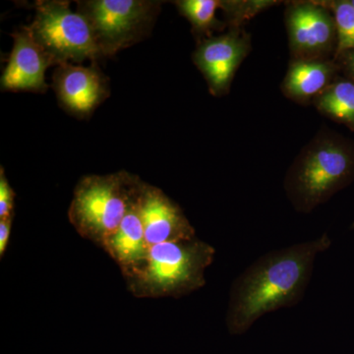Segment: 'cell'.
I'll return each instance as SVG.
<instances>
[{
  "instance_id": "ba28073f",
  "label": "cell",
  "mask_w": 354,
  "mask_h": 354,
  "mask_svg": "<svg viewBox=\"0 0 354 354\" xmlns=\"http://www.w3.org/2000/svg\"><path fill=\"white\" fill-rule=\"evenodd\" d=\"M251 50V37L241 29H230L218 37L203 39L193 53V62L215 97L227 95L235 73Z\"/></svg>"
},
{
  "instance_id": "5b68a950",
  "label": "cell",
  "mask_w": 354,
  "mask_h": 354,
  "mask_svg": "<svg viewBox=\"0 0 354 354\" xmlns=\"http://www.w3.org/2000/svg\"><path fill=\"white\" fill-rule=\"evenodd\" d=\"M35 7L36 16L28 29L57 65L102 57L87 18L72 11L69 2L44 0Z\"/></svg>"
},
{
  "instance_id": "30bf717a",
  "label": "cell",
  "mask_w": 354,
  "mask_h": 354,
  "mask_svg": "<svg viewBox=\"0 0 354 354\" xmlns=\"http://www.w3.org/2000/svg\"><path fill=\"white\" fill-rule=\"evenodd\" d=\"M14 44L8 64L2 73V91L44 93L48 90L46 71L57 65L35 39L28 27L13 35Z\"/></svg>"
},
{
  "instance_id": "44dd1931",
  "label": "cell",
  "mask_w": 354,
  "mask_h": 354,
  "mask_svg": "<svg viewBox=\"0 0 354 354\" xmlns=\"http://www.w3.org/2000/svg\"><path fill=\"white\" fill-rule=\"evenodd\" d=\"M351 4H353V6L354 7V0H351Z\"/></svg>"
},
{
  "instance_id": "ffe728a7",
  "label": "cell",
  "mask_w": 354,
  "mask_h": 354,
  "mask_svg": "<svg viewBox=\"0 0 354 354\" xmlns=\"http://www.w3.org/2000/svg\"><path fill=\"white\" fill-rule=\"evenodd\" d=\"M334 60L339 62V64H337L339 66L344 68L349 79L354 82V50L342 53Z\"/></svg>"
},
{
  "instance_id": "9a60e30c",
  "label": "cell",
  "mask_w": 354,
  "mask_h": 354,
  "mask_svg": "<svg viewBox=\"0 0 354 354\" xmlns=\"http://www.w3.org/2000/svg\"><path fill=\"white\" fill-rule=\"evenodd\" d=\"M176 6L189 21L197 36L209 35L218 28L216 12V9L221 8L220 0H179L176 1Z\"/></svg>"
},
{
  "instance_id": "7c38bea8",
  "label": "cell",
  "mask_w": 354,
  "mask_h": 354,
  "mask_svg": "<svg viewBox=\"0 0 354 354\" xmlns=\"http://www.w3.org/2000/svg\"><path fill=\"white\" fill-rule=\"evenodd\" d=\"M137 194L138 190L120 227L102 248L120 268L123 278L136 270L146 259L149 252L137 205Z\"/></svg>"
},
{
  "instance_id": "2e32d148",
  "label": "cell",
  "mask_w": 354,
  "mask_h": 354,
  "mask_svg": "<svg viewBox=\"0 0 354 354\" xmlns=\"http://www.w3.org/2000/svg\"><path fill=\"white\" fill-rule=\"evenodd\" d=\"M330 9L337 27V44L334 59L342 53L354 50V7L351 0L322 1Z\"/></svg>"
},
{
  "instance_id": "3957f363",
  "label": "cell",
  "mask_w": 354,
  "mask_h": 354,
  "mask_svg": "<svg viewBox=\"0 0 354 354\" xmlns=\"http://www.w3.org/2000/svg\"><path fill=\"white\" fill-rule=\"evenodd\" d=\"M353 176V148L330 129H320L288 169L285 189L297 212L310 213Z\"/></svg>"
},
{
  "instance_id": "5bb4252c",
  "label": "cell",
  "mask_w": 354,
  "mask_h": 354,
  "mask_svg": "<svg viewBox=\"0 0 354 354\" xmlns=\"http://www.w3.org/2000/svg\"><path fill=\"white\" fill-rule=\"evenodd\" d=\"M319 113L354 130V82L337 78L312 102Z\"/></svg>"
},
{
  "instance_id": "7a4b0ae2",
  "label": "cell",
  "mask_w": 354,
  "mask_h": 354,
  "mask_svg": "<svg viewBox=\"0 0 354 354\" xmlns=\"http://www.w3.org/2000/svg\"><path fill=\"white\" fill-rule=\"evenodd\" d=\"M216 250L207 242H164L149 248L144 262L124 277L128 290L137 298H178L206 283L205 272L215 259Z\"/></svg>"
},
{
  "instance_id": "ac0fdd59",
  "label": "cell",
  "mask_w": 354,
  "mask_h": 354,
  "mask_svg": "<svg viewBox=\"0 0 354 354\" xmlns=\"http://www.w3.org/2000/svg\"><path fill=\"white\" fill-rule=\"evenodd\" d=\"M15 192L9 183L3 167L0 169V220L14 218Z\"/></svg>"
},
{
  "instance_id": "277c9868",
  "label": "cell",
  "mask_w": 354,
  "mask_h": 354,
  "mask_svg": "<svg viewBox=\"0 0 354 354\" xmlns=\"http://www.w3.org/2000/svg\"><path fill=\"white\" fill-rule=\"evenodd\" d=\"M140 183L125 171L82 177L70 204V223L81 237L104 248L127 215Z\"/></svg>"
},
{
  "instance_id": "8fae6325",
  "label": "cell",
  "mask_w": 354,
  "mask_h": 354,
  "mask_svg": "<svg viewBox=\"0 0 354 354\" xmlns=\"http://www.w3.org/2000/svg\"><path fill=\"white\" fill-rule=\"evenodd\" d=\"M53 88L60 104L79 116L92 113L109 94L108 80L95 65H58L53 73Z\"/></svg>"
},
{
  "instance_id": "9c48e42d",
  "label": "cell",
  "mask_w": 354,
  "mask_h": 354,
  "mask_svg": "<svg viewBox=\"0 0 354 354\" xmlns=\"http://www.w3.org/2000/svg\"><path fill=\"white\" fill-rule=\"evenodd\" d=\"M137 205L149 248L164 242L190 241L196 237L195 228L183 209L160 188L141 181Z\"/></svg>"
},
{
  "instance_id": "e0dca14e",
  "label": "cell",
  "mask_w": 354,
  "mask_h": 354,
  "mask_svg": "<svg viewBox=\"0 0 354 354\" xmlns=\"http://www.w3.org/2000/svg\"><path fill=\"white\" fill-rule=\"evenodd\" d=\"M279 3L274 0H225L221 1V9L230 29H241L244 23Z\"/></svg>"
},
{
  "instance_id": "52a82bcc",
  "label": "cell",
  "mask_w": 354,
  "mask_h": 354,
  "mask_svg": "<svg viewBox=\"0 0 354 354\" xmlns=\"http://www.w3.org/2000/svg\"><path fill=\"white\" fill-rule=\"evenodd\" d=\"M285 19L291 60L335 57L337 27L334 16L322 1L290 2Z\"/></svg>"
},
{
  "instance_id": "d6986e66",
  "label": "cell",
  "mask_w": 354,
  "mask_h": 354,
  "mask_svg": "<svg viewBox=\"0 0 354 354\" xmlns=\"http://www.w3.org/2000/svg\"><path fill=\"white\" fill-rule=\"evenodd\" d=\"M13 218L0 220V258L6 255L9 239H10L11 228H12Z\"/></svg>"
},
{
  "instance_id": "6da1fadb",
  "label": "cell",
  "mask_w": 354,
  "mask_h": 354,
  "mask_svg": "<svg viewBox=\"0 0 354 354\" xmlns=\"http://www.w3.org/2000/svg\"><path fill=\"white\" fill-rule=\"evenodd\" d=\"M330 239L324 234L271 251L242 272L230 290L225 322L232 333H242L260 317L297 304L304 297L319 254L327 250Z\"/></svg>"
},
{
  "instance_id": "8992f818",
  "label": "cell",
  "mask_w": 354,
  "mask_h": 354,
  "mask_svg": "<svg viewBox=\"0 0 354 354\" xmlns=\"http://www.w3.org/2000/svg\"><path fill=\"white\" fill-rule=\"evenodd\" d=\"M102 57H108L144 38L152 28L160 2L145 0L79 1Z\"/></svg>"
},
{
  "instance_id": "4fadbf2b",
  "label": "cell",
  "mask_w": 354,
  "mask_h": 354,
  "mask_svg": "<svg viewBox=\"0 0 354 354\" xmlns=\"http://www.w3.org/2000/svg\"><path fill=\"white\" fill-rule=\"evenodd\" d=\"M339 67L334 59L291 60L281 91L297 104H312L337 78Z\"/></svg>"
}]
</instances>
